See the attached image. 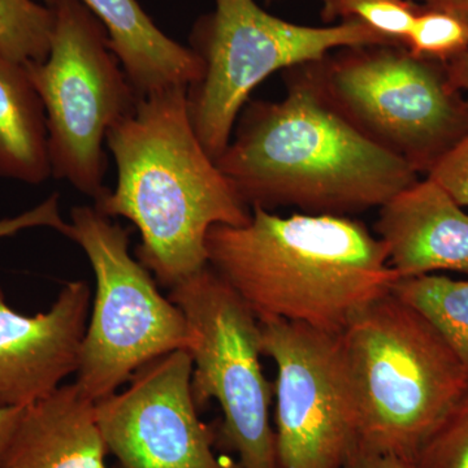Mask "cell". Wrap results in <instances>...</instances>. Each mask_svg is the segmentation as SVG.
<instances>
[{
	"label": "cell",
	"mask_w": 468,
	"mask_h": 468,
	"mask_svg": "<svg viewBox=\"0 0 468 468\" xmlns=\"http://www.w3.org/2000/svg\"><path fill=\"white\" fill-rule=\"evenodd\" d=\"M55 24L50 52L24 64L48 119L52 177L98 203L104 185L107 134L140 101L109 33L80 0H48Z\"/></svg>",
	"instance_id": "cell-5"
},
{
	"label": "cell",
	"mask_w": 468,
	"mask_h": 468,
	"mask_svg": "<svg viewBox=\"0 0 468 468\" xmlns=\"http://www.w3.org/2000/svg\"><path fill=\"white\" fill-rule=\"evenodd\" d=\"M313 63L329 100L418 172L430 171L468 132V104L435 61L402 46L345 48Z\"/></svg>",
	"instance_id": "cell-8"
},
{
	"label": "cell",
	"mask_w": 468,
	"mask_h": 468,
	"mask_svg": "<svg viewBox=\"0 0 468 468\" xmlns=\"http://www.w3.org/2000/svg\"><path fill=\"white\" fill-rule=\"evenodd\" d=\"M80 2L106 27L111 48L141 98L165 89H189L201 80L198 55L162 32L137 0Z\"/></svg>",
	"instance_id": "cell-15"
},
{
	"label": "cell",
	"mask_w": 468,
	"mask_h": 468,
	"mask_svg": "<svg viewBox=\"0 0 468 468\" xmlns=\"http://www.w3.org/2000/svg\"><path fill=\"white\" fill-rule=\"evenodd\" d=\"M393 292L430 320L468 378V280L424 275L399 280Z\"/></svg>",
	"instance_id": "cell-17"
},
{
	"label": "cell",
	"mask_w": 468,
	"mask_h": 468,
	"mask_svg": "<svg viewBox=\"0 0 468 468\" xmlns=\"http://www.w3.org/2000/svg\"><path fill=\"white\" fill-rule=\"evenodd\" d=\"M377 232L399 280L468 273V214L428 176L381 206Z\"/></svg>",
	"instance_id": "cell-13"
},
{
	"label": "cell",
	"mask_w": 468,
	"mask_h": 468,
	"mask_svg": "<svg viewBox=\"0 0 468 468\" xmlns=\"http://www.w3.org/2000/svg\"><path fill=\"white\" fill-rule=\"evenodd\" d=\"M343 468H419L415 461L356 443Z\"/></svg>",
	"instance_id": "cell-24"
},
{
	"label": "cell",
	"mask_w": 468,
	"mask_h": 468,
	"mask_svg": "<svg viewBox=\"0 0 468 468\" xmlns=\"http://www.w3.org/2000/svg\"><path fill=\"white\" fill-rule=\"evenodd\" d=\"M129 234L95 206L70 209L66 237L85 252L95 276L75 383L94 402L116 393L146 363L192 343L183 311L132 257Z\"/></svg>",
	"instance_id": "cell-7"
},
{
	"label": "cell",
	"mask_w": 468,
	"mask_h": 468,
	"mask_svg": "<svg viewBox=\"0 0 468 468\" xmlns=\"http://www.w3.org/2000/svg\"><path fill=\"white\" fill-rule=\"evenodd\" d=\"M340 340L358 443L414 461L467 393L460 360L393 292L360 311Z\"/></svg>",
	"instance_id": "cell-4"
},
{
	"label": "cell",
	"mask_w": 468,
	"mask_h": 468,
	"mask_svg": "<svg viewBox=\"0 0 468 468\" xmlns=\"http://www.w3.org/2000/svg\"><path fill=\"white\" fill-rule=\"evenodd\" d=\"M91 303L90 286L70 282L46 313L8 306L0 286V409L27 408L77 374Z\"/></svg>",
	"instance_id": "cell-12"
},
{
	"label": "cell",
	"mask_w": 468,
	"mask_h": 468,
	"mask_svg": "<svg viewBox=\"0 0 468 468\" xmlns=\"http://www.w3.org/2000/svg\"><path fill=\"white\" fill-rule=\"evenodd\" d=\"M0 177L39 185L52 177L48 119L24 64L0 52Z\"/></svg>",
	"instance_id": "cell-16"
},
{
	"label": "cell",
	"mask_w": 468,
	"mask_h": 468,
	"mask_svg": "<svg viewBox=\"0 0 468 468\" xmlns=\"http://www.w3.org/2000/svg\"><path fill=\"white\" fill-rule=\"evenodd\" d=\"M423 7L443 9L468 17V0H412Z\"/></svg>",
	"instance_id": "cell-27"
},
{
	"label": "cell",
	"mask_w": 468,
	"mask_h": 468,
	"mask_svg": "<svg viewBox=\"0 0 468 468\" xmlns=\"http://www.w3.org/2000/svg\"><path fill=\"white\" fill-rule=\"evenodd\" d=\"M403 48L414 57L451 63L468 48V17L420 5Z\"/></svg>",
	"instance_id": "cell-19"
},
{
	"label": "cell",
	"mask_w": 468,
	"mask_h": 468,
	"mask_svg": "<svg viewBox=\"0 0 468 468\" xmlns=\"http://www.w3.org/2000/svg\"><path fill=\"white\" fill-rule=\"evenodd\" d=\"M428 177L451 194L458 205L468 207V132L437 160Z\"/></svg>",
	"instance_id": "cell-22"
},
{
	"label": "cell",
	"mask_w": 468,
	"mask_h": 468,
	"mask_svg": "<svg viewBox=\"0 0 468 468\" xmlns=\"http://www.w3.org/2000/svg\"><path fill=\"white\" fill-rule=\"evenodd\" d=\"M95 402L76 383L27 406L0 468H109Z\"/></svg>",
	"instance_id": "cell-14"
},
{
	"label": "cell",
	"mask_w": 468,
	"mask_h": 468,
	"mask_svg": "<svg viewBox=\"0 0 468 468\" xmlns=\"http://www.w3.org/2000/svg\"><path fill=\"white\" fill-rule=\"evenodd\" d=\"M193 359L175 350L132 375L122 392L95 402L116 468H239L218 458L192 390Z\"/></svg>",
	"instance_id": "cell-11"
},
{
	"label": "cell",
	"mask_w": 468,
	"mask_h": 468,
	"mask_svg": "<svg viewBox=\"0 0 468 468\" xmlns=\"http://www.w3.org/2000/svg\"><path fill=\"white\" fill-rule=\"evenodd\" d=\"M325 21H359L402 46L420 5L412 0H322Z\"/></svg>",
	"instance_id": "cell-20"
},
{
	"label": "cell",
	"mask_w": 468,
	"mask_h": 468,
	"mask_svg": "<svg viewBox=\"0 0 468 468\" xmlns=\"http://www.w3.org/2000/svg\"><path fill=\"white\" fill-rule=\"evenodd\" d=\"M309 67L289 82L284 100L241 111L217 160L243 202L346 217L381 207L417 183V169L345 116Z\"/></svg>",
	"instance_id": "cell-1"
},
{
	"label": "cell",
	"mask_w": 468,
	"mask_h": 468,
	"mask_svg": "<svg viewBox=\"0 0 468 468\" xmlns=\"http://www.w3.org/2000/svg\"><path fill=\"white\" fill-rule=\"evenodd\" d=\"M23 409H0V461H2L9 440L14 435Z\"/></svg>",
	"instance_id": "cell-26"
},
{
	"label": "cell",
	"mask_w": 468,
	"mask_h": 468,
	"mask_svg": "<svg viewBox=\"0 0 468 468\" xmlns=\"http://www.w3.org/2000/svg\"><path fill=\"white\" fill-rule=\"evenodd\" d=\"M113 468H116V466H115V467H113Z\"/></svg>",
	"instance_id": "cell-28"
},
{
	"label": "cell",
	"mask_w": 468,
	"mask_h": 468,
	"mask_svg": "<svg viewBox=\"0 0 468 468\" xmlns=\"http://www.w3.org/2000/svg\"><path fill=\"white\" fill-rule=\"evenodd\" d=\"M206 250L208 266L258 319L331 335L343 334L399 280L378 237L343 215L280 217L251 207L243 226L212 227Z\"/></svg>",
	"instance_id": "cell-3"
},
{
	"label": "cell",
	"mask_w": 468,
	"mask_h": 468,
	"mask_svg": "<svg viewBox=\"0 0 468 468\" xmlns=\"http://www.w3.org/2000/svg\"><path fill=\"white\" fill-rule=\"evenodd\" d=\"M54 11L38 0H0V52L27 64L50 52Z\"/></svg>",
	"instance_id": "cell-18"
},
{
	"label": "cell",
	"mask_w": 468,
	"mask_h": 468,
	"mask_svg": "<svg viewBox=\"0 0 468 468\" xmlns=\"http://www.w3.org/2000/svg\"><path fill=\"white\" fill-rule=\"evenodd\" d=\"M116 186L95 207L141 234L137 260L174 288L208 266L215 226H243L251 208L218 167L194 129L186 88L140 98L107 134Z\"/></svg>",
	"instance_id": "cell-2"
},
{
	"label": "cell",
	"mask_w": 468,
	"mask_h": 468,
	"mask_svg": "<svg viewBox=\"0 0 468 468\" xmlns=\"http://www.w3.org/2000/svg\"><path fill=\"white\" fill-rule=\"evenodd\" d=\"M33 228H48L66 236L68 221L61 217L58 193L51 194L36 207L21 212L16 217L0 218V239Z\"/></svg>",
	"instance_id": "cell-23"
},
{
	"label": "cell",
	"mask_w": 468,
	"mask_h": 468,
	"mask_svg": "<svg viewBox=\"0 0 468 468\" xmlns=\"http://www.w3.org/2000/svg\"><path fill=\"white\" fill-rule=\"evenodd\" d=\"M215 9L193 30L192 50L203 64L201 80L187 89L197 135L218 160L250 92L277 70L318 63L329 52L397 46L359 21L304 27L268 14L255 0H214Z\"/></svg>",
	"instance_id": "cell-6"
},
{
	"label": "cell",
	"mask_w": 468,
	"mask_h": 468,
	"mask_svg": "<svg viewBox=\"0 0 468 468\" xmlns=\"http://www.w3.org/2000/svg\"><path fill=\"white\" fill-rule=\"evenodd\" d=\"M264 356L275 362L277 468H343L358 443L340 335L260 320Z\"/></svg>",
	"instance_id": "cell-10"
},
{
	"label": "cell",
	"mask_w": 468,
	"mask_h": 468,
	"mask_svg": "<svg viewBox=\"0 0 468 468\" xmlns=\"http://www.w3.org/2000/svg\"><path fill=\"white\" fill-rule=\"evenodd\" d=\"M445 73L452 90L458 92L462 98L466 95L468 104V48L460 57L445 64Z\"/></svg>",
	"instance_id": "cell-25"
},
{
	"label": "cell",
	"mask_w": 468,
	"mask_h": 468,
	"mask_svg": "<svg viewBox=\"0 0 468 468\" xmlns=\"http://www.w3.org/2000/svg\"><path fill=\"white\" fill-rule=\"evenodd\" d=\"M192 332V390L197 408L215 399L220 433L239 468H277L271 426L273 384L261 358V322L232 286L206 266L171 288Z\"/></svg>",
	"instance_id": "cell-9"
},
{
	"label": "cell",
	"mask_w": 468,
	"mask_h": 468,
	"mask_svg": "<svg viewBox=\"0 0 468 468\" xmlns=\"http://www.w3.org/2000/svg\"><path fill=\"white\" fill-rule=\"evenodd\" d=\"M414 461L419 468H468V390Z\"/></svg>",
	"instance_id": "cell-21"
}]
</instances>
